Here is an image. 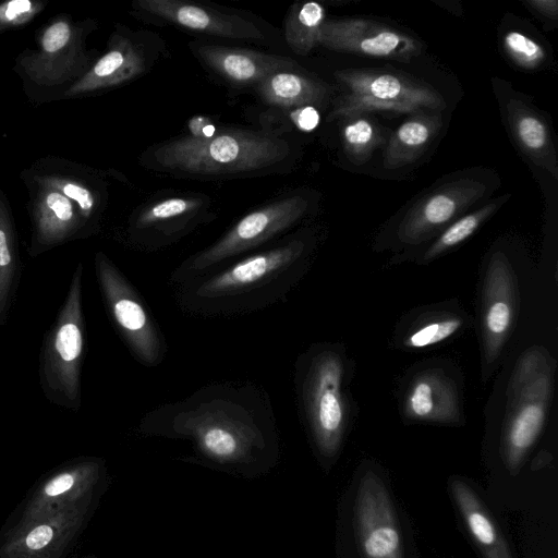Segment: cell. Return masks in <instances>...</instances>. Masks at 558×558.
Returning <instances> with one entry per match:
<instances>
[{
	"mask_svg": "<svg viewBox=\"0 0 558 558\" xmlns=\"http://www.w3.org/2000/svg\"><path fill=\"white\" fill-rule=\"evenodd\" d=\"M143 418L145 426L191 435L209 456L230 460L258 441L275 416L256 388L220 384L163 404Z\"/></svg>",
	"mask_w": 558,
	"mask_h": 558,
	"instance_id": "1",
	"label": "cell"
},
{
	"mask_svg": "<svg viewBox=\"0 0 558 558\" xmlns=\"http://www.w3.org/2000/svg\"><path fill=\"white\" fill-rule=\"evenodd\" d=\"M305 252L304 241L293 239L180 283L179 304L207 317L259 310L283 299L293 287Z\"/></svg>",
	"mask_w": 558,
	"mask_h": 558,
	"instance_id": "2",
	"label": "cell"
},
{
	"mask_svg": "<svg viewBox=\"0 0 558 558\" xmlns=\"http://www.w3.org/2000/svg\"><path fill=\"white\" fill-rule=\"evenodd\" d=\"M288 154L284 140L247 130L186 135L162 143L153 151L162 169L199 175L252 172L275 166Z\"/></svg>",
	"mask_w": 558,
	"mask_h": 558,
	"instance_id": "3",
	"label": "cell"
},
{
	"mask_svg": "<svg viewBox=\"0 0 558 558\" xmlns=\"http://www.w3.org/2000/svg\"><path fill=\"white\" fill-rule=\"evenodd\" d=\"M553 383L554 365L547 352L538 347L526 350L508 387L502 457L511 474L518 473L544 427Z\"/></svg>",
	"mask_w": 558,
	"mask_h": 558,
	"instance_id": "4",
	"label": "cell"
},
{
	"mask_svg": "<svg viewBox=\"0 0 558 558\" xmlns=\"http://www.w3.org/2000/svg\"><path fill=\"white\" fill-rule=\"evenodd\" d=\"M344 88L331 118L375 111L416 113L441 111L446 101L433 86L402 73L381 69H347L336 72Z\"/></svg>",
	"mask_w": 558,
	"mask_h": 558,
	"instance_id": "5",
	"label": "cell"
},
{
	"mask_svg": "<svg viewBox=\"0 0 558 558\" xmlns=\"http://www.w3.org/2000/svg\"><path fill=\"white\" fill-rule=\"evenodd\" d=\"M299 365L296 380L304 416L319 450L331 457L339 449L348 420L343 360L325 349L311 353Z\"/></svg>",
	"mask_w": 558,
	"mask_h": 558,
	"instance_id": "6",
	"label": "cell"
},
{
	"mask_svg": "<svg viewBox=\"0 0 558 558\" xmlns=\"http://www.w3.org/2000/svg\"><path fill=\"white\" fill-rule=\"evenodd\" d=\"M306 208V199L294 195L248 213L214 244L185 259L173 271L171 280L180 284L217 269L228 259L262 245L292 227Z\"/></svg>",
	"mask_w": 558,
	"mask_h": 558,
	"instance_id": "7",
	"label": "cell"
},
{
	"mask_svg": "<svg viewBox=\"0 0 558 558\" xmlns=\"http://www.w3.org/2000/svg\"><path fill=\"white\" fill-rule=\"evenodd\" d=\"M318 45L335 51L403 62L421 52V43L409 34L362 17L326 19Z\"/></svg>",
	"mask_w": 558,
	"mask_h": 558,
	"instance_id": "8",
	"label": "cell"
},
{
	"mask_svg": "<svg viewBox=\"0 0 558 558\" xmlns=\"http://www.w3.org/2000/svg\"><path fill=\"white\" fill-rule=\"evenodd\" d=\"M486 193V185L463 178L436 187L421 197L403 216L397 236L400 243L415 245L432 238L456 220Z\"/></svg>",
	"mask_w": 558,
	"mask_h": 558,
	"instance_id": "9",
	"label": "cell"
},
{
	"mask_svg": "<svg viewBox=\"0 0 558 558\" xmlns=\"http://www.w3.org/2000/svg\"><path fill=\"white\" fill-rule=\"evenodd\" d=\"M354 527L364 558H402L390 496L380 477L372 471L365 472L360 481Z\"/></svg>",
	"mask_w": 558,
	"mask_h": 558,
	"instance_id": "10",
	"label": "cell"
},
{
	"mask_svg": "<svg viewBox=\"0 0 558 558\" xmlns=\"http://www.w3.org/2000/svg\"><path fill=\"white\" fill-rule=\"evenodd\" d=\"M482 342L484 361L489 366L498 359L513 327L518 290L507 257L495 253L488 264L482 299Z\"/></svg>",
	"mask_w": 558,
	"mask_h": 558,
	"instance_id": "11",
	"label": "cell"
},
{
	"mask_svg": "<svg viewBox=\"0 0 558 558\" xmlns=\"http://www.w3.org/2000/svg\"><path fill=\"white\" fill-rule=\"evenodd\" d=\"M107 275L112 313L132 351L143 365H158L165 357L167 347L149 308L117 272Z\"/></svg>",
	"mask_w": 558,
	"mask_h": 558,
	"instance_id": "12",
	"label": "cell"
},
{
	"mask_svg": "<svg viewBox=\"0 0 558 558\" xmlns=\"http://www.w3.org/2000/svg\"><path fill=\"white\" fill-rule=\"evenodd\" d=\"M140 11L199 34L230 39H264L260 28L238 14L183 0H140Z\"/></svg>",
	"mask_w": 558,
	"mask_h": 558,
	"instance_id": "13",
	"label": "cell"
},
{
	"mask_svg": "<svg viewBox=\"0 0 558 558\" xmlns=\"http://www.w3.org/2000/svg\"><path fill=\"white\" fill-rule=\"evenodd\" d=\"M504 107L508 129L522 153L558 179L556 146L546 118L522 96L512 95Z\"/></svg>",
	"mask_w": 558,
	"mask_h": 558,
	"instance_id": "14",
	"label": "cell"
},
{
	"mask_svg": "<svg viewBox=\"0 0 558 558\" xmlns=\"http://www.w3.org/2000/svg\"><path fill=\"white\" fill-rule=\"evenodd\" d=\"M403 413L416 422L458 423L461 411L453 380L439 369L420 373L407 389Z\"/></svg>",
	"mask_w": 558,
	"mask_h": 558,
	"instance_id": "15",
	"label": "cell"
},
{
	"mask_svg": "<svg viewBox=\"0 0 558 558\" xmlns=\"http://www.w3.org/2000/svg\"><path fill=\"white\" fill-rule=\"evenodd\" d=\"M198 57L207 66L235 85H256L267 75L296 66L294 60L251 49L214 45L197 47Z\"/></svg>",
	"mask_w": 558,
	"mask_h": 558,
	"instance_id": "16",
	"label": "cell"
},
{
	"mask_svg": "<svg viewBox=\"0 0 558 558\" xmlns=\"http://www.w3.org/2000/svg\"><path fill=\"white\" fill-rule=\"evenodd\" d=\"M441 125L440 111L413 113L388 137L384 150V167L398 169L417 160L427 150Z\"/></svg>",
	"mask_w": 558,
	"mask_h": 558,
	"instance_id": "17",
	"label": "cell"
},
{
	"mask_svg": "<svg viewBox=\"0 0 558 558\" xmlns=\"http://www.w3.org/2000/svg\"><path fill=\"white\" fill-rule=\"evenodd\" d=\"M451 492L470 534L485 558H512L492 515L474 490L461 480H452Z\"/></svg>",
	"mask_w": 558,
	"mask_h": 558,
	"instance_id": "18",
	"label": "cell"
},
{
	"mask_svg": "<svg viewBox=\"0 0 558 558\" xmlns=\"http://www.w3.org/2000/svg\"><path fill=\"white\" fill-rule=\"evenodd\" d=\"M255 86L265 104L280 108L314 106L328 95L327 85L293 69L274 72Z\"/></svg>",
	"mask_w": 558,
	"mask_h": 558,
	"instance_id": "19",
	"label": "cell"
},
{
	"mask_svg": "<svg viewBox=\"0 0 558 558\" xmlns=\"http://www.w3.org/2000/svg\"><path fill=\"white\" fill-rule=\"evenodd\" d=\"M145 69L146 60L142 50L131 40L120 39L93 68V84H118L141 75Z\"/></svg>",
	"mask_w": 558,
	"mask_h": 558,
	"instance_id": "20",
	"label": "cell"
},
{
	"mask_svg": "<svg viewBox=\"0 0 558 558\" xmlns=\"http://www.w3.org/2000/svg\"><path fill=\"white\" fill-rule=\"evenodd\" d=\"M340 134L343 151L355 166L368 161L373 153L388 140L383 128L367 113L345 117Z\"/></svg>",
	"mask_w": 558,
	"mask_h": 558,
	"instance_id": "21",
	"label": "cell"
},
{
	"mask_svg": "<svg viewBox=\"0 0 558 558\" xmlns=\"http://www.w3.org/2000/svg\"><path fill=\"white\" fill-rule=\"evenodd\" d=\"M326 20L323 4L307 1L294 4L284 23V38L298 54L305 56L318 46L320 28Z\"/></svg>",
	"mask_w": 558,
	"mask_h": 558,
	"instance_id": "22",
	"label": "cell"
},
{
	"mask_svg": "<svg viewBox=\"0 0 558 558\" xmlns=\"http://www.w3.org/2000/svg\"><path fill=\"white\" fill-rule=\"evenodd\" d=\"M508 196H501L481 208L463 215L447 226L422 255L426 264L469 239L499 207Z\"/></svg>",
	"mask_w": 558,
	"mask_h": 558,
	"instance_id": "23",
	"label": "cell"
},
{
	"mask_svg": "<svg viewBox=\"0 0 558 558\" xmlns=\"http://www.w3.org/2000/svg\"><path fill=\"white\" fill-rule=\"evenodd\" d=\"M462 327L463 318L457 314L429 313L408 328L402 345L413 350L425 349L449 339Z\"/></svg>",
	"mask_w": 558,
	"mask_h": 558,
	"instance_id": "24",
	"label": "cell"
},
{
	"mask_svg": "<svg viewBox=\"0 0 558 558\" xmlns=\"http://www.w3.org/2000/svg\"><path fill=\"white\" fill-rule=\"evenodd\" d=\"M201 204L199 199L191 197H170L156 202L140 211L135 228L141 232L162 231L169 235L170 225L197 211Z\"/></svg>",
	"mask_w": 558,
	"mask_h": 558,
	"instance_id": "25",
	"label": "cell"
},
{
	"mask_svg": "<svg viewBox=\"0 0 558 558\" xmlns=\"http://www.w3.org/2000/svg\"><path fill=\"white\" fill-rule=\"evenodd\" d=\"M502 46L508 57L520 68L535 70L546 59L544 48L533 38L518 31L507 32Z\"/></svg>",
	"mask_w": 558,
	"mask_h": 558,
	"instance_id": "26",
	"label": "cell"
},
{
	"mask_svg": "<svg viewBox=\"0 0 558 558\" xmlns=\"http://www.w3.org/2000/svg\"><path fill=\"white\" fill-rule=\"evenodd\" d=\"M40 211L44 223L52 228L62 227L73 218L71 201L58 191L45 196L40 204Z\"/></svg>",
	"mask_w": 558,
	"mask_h": 558,
	"instance_id": "27",
	"label": "cell"
},
{
	"mask_svg": "<svg viewBox=\"0 0 558 558\" xmlns=\"http://www.w3.org/2000/svg\"><path fill=\"white\" fill-rule=\"evenodd\" d=\"M56 349L66 362L75 360L82 350V336L75 324L63 325L57 335Z\"/></svg>",
	"mask_w": 558,
	"mask_h": 558,
	"instance_id": "28",
	"label": "cell"
},
{
	"mask_svg": "<svg viewBox=\"0 0 558 558\" xmlns=\"http://www.w3.org/2000/svg\"><path fill=\"white\" fill-rule=\"evenodd\" d=\"M71 36V31L65 22H57L49 26L43 36V48L47 52H56L63 48Z\"/></svg>",
	"mask_w": 558,
	"mask_h": 558,
	"instance_id": "29",
	"label": "cell"
},
{
	"mask_svg": "<svg viewBox=\"0 0 558 558\" xmlns=\"http://www.w3.org/2000/svg\"><path fill=\"white\" fill-rule=\"evenodd\" d=\"M57 185L60 186L61 193L69 199L75 201L84 213L88 214L92 210L94 199L88 190L73 182H62Z\"/></svg>",
	"mask_w": 558,
	"mask_h": 558,
	"instance_id": "30",
	"label": "cell"
},
{
	"mask_svg": "<svg viewBox=\"0 0 558 558\" xmlns=\"http://www.w3.org/2000/svg\"><path fill=\"white\" fill-rule=\"evenodd\" d=\"M291 119L300 130L312 131L319 122V113L313 106H304L295 108Z\"/></svg>",
	"mask_w": 558,
	"mask_h": 558,
	"instance_id": "31",
	"label": "cell"
},
{
	"mask_svg": "<svg viewBox=\"0 0 558 558\" xmlns=\"http://www.w3.org/2000/svg\"><path fill=\"white\" fill-rule=\"evenodd\" d=\"M524 3L542 17L553 21L558 19L557 0H525Z\"/></svg>",
	"mask_w": 558,
	"mask_h": 558,
	"instance_id": "32",
	"label": "cell"
},
{
	"mask_svg": "<svg viewBox=\"0 0 558 558\" xmlns=\"http://www.w3.org/2000/svg\"><path fill=\"white\" fill-rule=\"evenodd\" d=\"M52 530L48 525H39L26 537V545L29 549H40L52 538Z\"/></svg>",
	"mask_w": 558,
	"mask_h": 558,
	"instance_id": "33",
	"label": "cell"
},
{
	"mask_svg": "<svg viewBox=\"0 0 558 558\" xmlns=\"http://www.w3.org/2000/svg\"><path fill=\"white\" fill-rule=\"evenodd\" d=\"M73 483H74L73 476L69 473H63V474L57 476L56 478H53L52 481H50L46 485L45 493L48 496L60 495V494L64 493L65 490L70 489L72 487Z\"/></svg>",
	"mask_w": 558,
	"mask_h": 558,
	"instance_id": "34",
	"label": "cell"
},
{
	"mask_svg": "<svg viewBox=\"0 0 558 558\" xmlns=\"http://www.w3.org/2000/svg\"><path fill=\"white\" fill-rule=\"evenodd\" d=\"M31 8L32 3L28 0H13L4 9V17L9 21L14 20L16 16L28 12Z\"/></svg>",
	"mask_w": 558,
	"mask_h": 558,
	"instance_id": "35",
	"label": "cell"
},
{
	"mask_svg": "<svg viewBox=\"0 0 558 558\" xmlns=\"http://www.w3.org/2000/svg\"><path fill=\"white\" fill-rule=\"evenodd\" d=\"M11 257L7 245V238L3 231L0 230V266H5L10 263Z\"/></svg>",
	"mask_w": 558,
	"mask_h": 558,
	"instance_id": "36",
	"label": "cell"
}]
</instances>
